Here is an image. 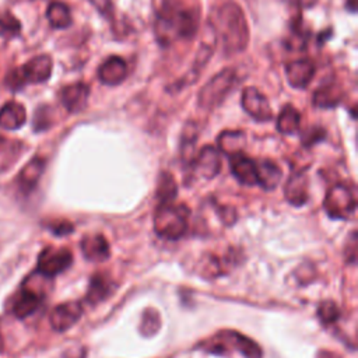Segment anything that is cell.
<instances>
[{
    "label": "cell",
    "instance_id": "cell-34",
    "mask_svg": "<svg viewBox=\"0 0 358 358\" xmlns=\"http://www.w3.org/2000/svg\"><path fill=\"white\" fill-rule=\"evenodd\" d=\"M50 229L56 234V235H67L73 231V225L67 221H62V222H57L55 225L50 227Z\"/></svg>",
    "mask_w": 358,
    "mask_h": 358
},
{
    "label": "cell",
    "instance_id": "cell-22",
    "mask_svg": "<svg viewBox=\"0 0 358 358\" xmlns=\"http://www.w3.org/2000/svg\"><path fill=\"white\" fill-rule=\"evenodd\" d=\"M344 96V92L341 87H338L336 83H329L324 87H320L316 90V92L312 96V103L316 108L327 109V108H334L341 102Z\"/></svg>",
    "mask_w": 358,
    "mask_h": 358
},
{
    "label": "cell",
    "instance_id": "cell-26",
    "mask_svg": "<svg viewBox=\"0 0 358 358\" xmlns=\"http://www.w3.org/2000/svg\"><path fill=\"white\" fill-rule=\"evenodd\" d=\"M46 18L49 20L50 25L57 29L67 28L71 24L70 8L62 1H53L48 6Z\"/></svg>",
    "mask_w": 358,
    "mask_h": 358
},
{
    "label": "cell",
    "instance_id": "cell-39",
    "mask_svg": "<svg viewBox=\"0 0 358 358\" xmlns=\"http://www.w3.org/2000/svg\"><path fill=\"white\" fill-rule=\"evenodd\" d=\"M3 141H4V138L0 136V145H1V143H3Z\"/></svg>",
    "mask_w": 358,
    "mask_h": 358
},
{
    "label": "cell",
    "instance_id": "cell-32",
    "mask_svg": "<svg viewBox=\"0 0 358 358\" xmlns=\"http://www.w3.org/2000/svg\"><path fill=\"white\" fill-rule=\"evenodd\" d=\"M92 6L106 18H112L113 15V6L110 0H90Z\"/></svg>",
    "mask_w": 358,
    "mask_h": 358
},
{
    "label": "cell",
    "instance_id": "cell-23",
    "mask_svg": "<svg viewBox=\"0 0 358 358\" xmlns=\"http://www.w3.org/2000/svg\"><path fill=\"white\" fill-rule=\"evenodd\" d=\"M112 280L108 275L96 273L95 275H92L90 281L88 291L85 294V301L92 305L103 301L112 292Z\"/></svg>",
    "mask_w": 358,
    "mask_h": 358
},
{
    "label": "cell",
    "instance_id": "cell-10",
    "mask_svg": "<svg viewBox=\"0 0 358 358\" xmlns=\"http://www.w3.org/2000/svg\"><path fill=\"white\" fill-rule=\"evenodd\" d=\"M242 108L257 122H267L271 119V108L267 98L255 87H248L242 92Z\"/></svg>",
    "mask_w": 358,
    "mask_h": 358
},
{
    "label": "cell",
    "instance_id": "cell-29",
    "mask_svg": "<svg viewBox=\"0 0 358 358\" xmlns=\"http://www.w3.org/2000/svg\"><path fill=\"white\" fill-rule=\"evenodd\" d=\"M338 308L333 301H323L317 306V316L322 323L330 324L338 319Z\"/></svg>",
    "mask_w": 358,
    "mask_h": 358
},
{
    "label": "cell",
    "instance_id": "cell-35",
    "mask_svg": "<svg viewBox=\"0 0 358 358\" xmlns=\"http://www.w3.org/2000/svg\"><path fill=\"white\" fill-rule=\"evenodd\" d=\"M85 357V351L81 347H76V348H70L69 351H64L60 357L57 358H84Z\"/></svg>",
    "mask_w": 358,
    "mask_h": 358
},
{
    "label": "cell",
    "instance_id": "cell-31",
    "mask_svg": "<svg viewBox=\"0 0 358 358\" xmlns=\"http://www.w3.org/2000/svg\"><path fill=\"white\" fill-rule=\"evenodd\" d=\"M49 109L48 108H39L36 112H35V117H34V129L36 131H41V130H45L50 126V119H49Z\"/></svg>",
    "mask_w": 358,
    "mask_h": 358
},
{
    "label": "cell",
    "instance_id": "cell-17",
    "mask_svg": "<svg viewBox=\"0 0 358 358\" xmlns=\"http://www.w3.org/2000/svg\"><path fill=\"white\" fill-rule=\"evenodd\" d=\"M81 250L87 260L90 262H103L109 257V243L103 235H87L81 241Z\"/></svg>",
    "mask_w": 358,
    "mask_h": 358
},
{
    "label": "cell",
    "instance_id": "cell-7",
    "mask_svg": "<svg viewBox=\"0 0 358 358\" xmlns=\"http://www.w3.org/2000/svg\"><path fill=\"white\" fill-rule=\"evenodd\" d=\"M323 206L331 218L347 220L355 211L357 201L352 190L347 185L337 183L327 190Z\"/></svg>",
    "mask_w": 358,
    "mask_h": 358
},
{
    "label": "cell",
    "instance_id": "cell-2",
    "mask_svg": "<svg viewBox=\"0 0 358 358\" xmlns=\"http://www.w3.org/2000/svg\"><path fill=\"white\" fill-rule=\"evenodd\" d=\"M213 25L227 53H238L246 49L249 27L242 8L236 3L227 1L220 6L213 18Z\"/></svg>",
    "mask_w": 358,
    "mask_h": 358
},
{
    "label": "cell",
    "instance_id": "cell-33",
    "mask_svg": "<svg viewBox=\"0 0 358 358\" xmlns=\"http://www.w3.org/2000/svg\"><path fill=\"white\" fill-rule=\"evenodd\" d=\"M324 134H326L324 130H322L320 127H313V129H310V130L305 134L303 143H305L306 145H310V144H313V143L322 140V138L324 137Z\"/></svg>",
    "mask_w": 358,
    "mask_h": 358
},
{
    "label": "cell",
    "instance_id": "cell-8",
    "mask_svg": "<svg viewBox=\"0 0 358 358\" xmlns=\"http://www.w3.org/2000/svg\"><path fill=\"white\" fill-rule=\"evenodd\" d=\"M73 263V255L66 248L49 246L38 256V271L45 277H55L67 270Z\"/></svg>",
    "mask_w": 358,
    "mask_h": 358
},
{
    "label": "cell",
    "instance_id": "cell-13",
    "mask_svg": "<svg viewBox=\"0 0 358 358\" xmlns=\"http://www.w3.org/2000/svg\"><path fill=\"white\" fill-rule=\"evenodd\" d=\"M88 96H90V88L84 83L69 84L60 92V101L63 106L71 113L81 112L87 106Z\"/></svg>",
    "mask_w": 358,
    "mask_h": 358
},
{
    "label": "cell",
    "instance_id": "cell-3",
    "mask_svg": "<svg viewBox=\"0 0 358 358\" xmlns=\"http://www.w3.org/2000/svg\"><path fill=\"white\" fill-rule=\"evenodd\" d=\"M197 348L208 354L228 355L238 352L245 358H262V348L252 338L234 330H221L199 343Z\"/></svg>",
    "mask_w": 358,
    "mask_h": 358
},
{
    "label": "cell",
    "instance_id": "cell-27",
    "mask_svg": "<svg viewBox=\"0 0 358 358\" xmlns=\"http://www.w3.org/2000/svg\"><path fill=\"white\" fill-rule=\"evenodd\" d=\"M178 192L176 182L171 173L164 172L159 179H158V186H157V197L159 200V204L164 203H172Z\"/></svg>",
    "mask_w": 358,
    "mask_h": 358
},
{
    "label": "cell",
    "instance_id": "cell-25",
    "mask_svg": "<svg viewBox=\"0 0 358 358\" xmlns=\"http://www.w3.org/2000/svg\"><path fill=\"white\" fill-rule=\"evenodd\" d=\"M301 113L292 105H285L277 119V130L282 134H294L299 130Z\"/></svg>",
    "mask_w": 358,
    "mask_h": 358
},
{
    "label": "cell",
    "instance_id": "cell-6",
    "mask_svg": "<svg viewBox=\"0 0 358 358\" xmlns=\"http://www.w3.org/2000/svg\"><path fill=\"white\" fill-rule=\"evenodd\" d=\"M236 83V71L234 69H224L211 77L199 92V105L206 109L218 106L231 92Z\"/></svg>",
    "mask_w": 358,
    "mask_h": 358
},
{
    "label": "cell",
    "instance_id": "cell-21",
    "mask_svg": "<svg viewBox=\"0 0 358 358\" xmlns=\"http://www.w3.org/2000/svg\"><path fill=\"white\" fill-rule=\"evenodd\" d=\"M256 176L257 185L264 190H273L281 180V169L273 161L263 159L256 162Z\"/></svg>",
    "mask_w": 358,
    "mask_h": 358
},
{
    "label": "cell",
    "instance_id": "cell-24",
    "mask_svg": "<svg viewBox=\"0 0 358 358\" xmlns=\"http://www.w3.org/2000/svg\"><path fill=\"white\" fill-rule=\"evenodd\" d=\"M218 147L220 150L227 154L228 157L242 152L245 144H246V137L243 131L239 130H225L218 136Z\"/></svg>",
    "mask_w": 358,
    "mask_h": 358
},
{
    "label": "cell",
    "instance_id": "cell-18",
    "mask_svg": "<svg viewBox=\"0 0 358 358\" xmlns=\"http://www.w3.org/2000/svg\"><path fill=\"white\" fill-rule=\"evenodd\" d=\"M27 122V110L17 101L4 103L0 109V127L6 130H17Z\"/></svg>",
    "mask_w": 358,
    "mask_h": 358
},
{
    "label": "cell",
    "instance_id": "cell-12",
    "mask_svg": "<svg viewBox=\"0 0 358 358\" xmlns=\"http://www.w3.org/2000/svg\"><path fill=\"white\" fill-rule=\"evenodd\" d=\"M42 301V295L31 287H22L13 298L10 310L18 319H25L32 315Z\"/></svg>",
    "mask_w": 358,
    "mask_h": 358
},
{
    "label": "cell",
    "instance_id": "cell-11",
    "mask_svg": "<svg viewBox=\"0 0 358 358\" xmlns=\"http://www.w3.org/2000/svg\"><path fill=\"white\" fill-rule=\"evenodd\" d=\"M190 164L193 171L206 179L214 178L221 168L220 154L213 145L203 147L197 157H194Z\"/></svg>",
    "mask_w": 358,
    "mask_h": 358
},
{
    "label": "cell",
    "instance_id": "cell-16",
    "mask_svg": "<svg viewBox=\"0 0 358 358\" xmlns=\"http://www.w3.org/2000/svg\"><path fill=\"white\" fill-rule=\"evenodd\" d=\"M127 76V64L119 56L108 57L98 69V78L105 85H117Z\"/></svg>",
    "mask_w": 358,
    "mask_h": 358
},
{
    "label": "cell",
    "instance_id": "cell-20",
    "mask_svg": "<svg viewBox=\"0 0 358 358\" xmlns=\"http://www.w3.org/2000/svg\"><path fill=\"white\" fill-rule=\"evenodd\" d=\"M45 159L41 157H34L21 171L18 175V185L22 192L29 193L38 185L43 171H45Z\"/></svg>",
    "mask_w": 358,
    "mask_h": 358
},
{
    "label": "cell",
    "instance_id": "cell-28",
    "mask_svg": "<svg viewBox=\"0 0 358 358\" xmlns=\"http://www.w3.org/2000/svg\"><path fill=\"white\" fill-rule=\"evenodd\" d=\"M21 24L20 21L8 11L0 15V36L4 38H14L20 34Z\"/></svg>",
    "mask_w": 358,
    "mask_h": 358
},
{
    "label": "cell",
    "instance_id": "cell-1",
    "mask_svg": "<svg viewBox=\"0 0 358 358\" xmlns=\"http://www.w3.org/2000/svg\"><path fill=\"white\" fill-rule=\"evenodd\" d=\"M200 6L197 0H162L155 18V35L166 46L180 39H192L199 29Z\"/></svg>",
    "mask_w": 358,
    "mask_h": 358
},
{
    "label": "cell",
    "instance_id": "cell-30",
    "mask_svg": "<svg viewBox=\"0 0 358 358\" xmlns=\"http://www.w3.org/2000/svg\"><path fill=\"white\" fill-rule=\"evenodd\" d=\"M158 329H159V316H158V312H155L154 309H147V310L143 313V320H141V326H140L141 333L145 334V336H151V334H154Z\"/></svg>",
    "mask_w": 358,
    "mask_h": 358
},
{
    "label": "cell",
    "instance_id": "cell-14",
    "mask_svg": "<svg viewBox=\"0 0 358 358\" xmlns=\"http://www.w3.org/2000/svg\"><path fill=\"white\" fill-rule=\"evenodd\" d=\"M315 64L309 59H298L285 66L288 83L296 90L308 87L315 76Z\"/></svg>",
    "mask_w": 358,
    "mask_h": 358
},
{
    "label": "cell",
    "instance_id": "cell-38",
    "mask_svg": "<svg viewBox=\"0 0 358 358\" xmlns=\"http://www.w3.org/2000/svg\"><path fill=\"white\" fill-rule=\"evenodd\" d=\"M329 36H331V29H327L326 32L323 31V32H320V35H319V43H322L323 42V39L326 41Z\"/></svg>",
    "mask_w": 358,
    "mask_h": 358
},
{
    "label": "cell",
    "instance_id": "cell-36",
    "mask_svg": "<svg viewBox=\"0 0 358 358\" xmlns=\"http://www.w3.org/2000/svg\"><path fill=\"white\" fill-rule=\"evenodd\" d=\"M316 1H317V0H298L299 6H301V7H303V8H309V7L315 6V4H316Z\"/></svg>",
    "mask_w": 358,
    "mask_h": 358
},
{
    "label": "cell",
    "instance_id": "cell-37",
    "mask_svg": "<svg viewBox=\"0 0 358 358\" xmlns=\"http://www.w3.org/2000/svg\"><path fill=\"white\" fill-rule=\"evenodd\" d=\"M345 7H347V10H350L351 13H355V10H357V0H347Z\"/></svg>",
    "mask_w": 358,
    "mask_h": 358
},
{
    "label": "cell",
    "instance_id": "cell-9",
    "mask_svg": "<svg viewBox=\"0 0 358 358\" xmlns=\"http://www.w3.org/2000/svg\"><path fill=\"white\" fill-rule=\"evenodd\" d=\"M83 316V305L78 301L63 302L53 308L49 316V323L56 331H66L73 327Z\"/></svg>",
    "mask_w": 358,
    "mask_h": 358
},
{
    "label": "cell",
    "instance_id": "cell-19",
    "mask_svg": "<svg viewBox=\"0 0 358 358\" xmlns=\"http://www.w3.org/2000/svg\"><path fill=\"white\" fill-rule=\"evenodd\" d=\"M285 199L292 206H302L308 201V179L305 173L296 172L292 173L284 187Z\"/></svg>",
    "mask_w": 358,
    "mask_h": 358
},
{
    "label": "cell",
    "instance_id": "cell-4",
    "mask_svg": "<svg viewBox=\"0 0 358 358\" xmlns=\"http://www.w3.org/2000/svg\"><path fill=\"white\" fill-rule=\"evenodd\" d=\"M189 210L185 204H159L154 214V231L164 239L176 241L187 231Z\"/></svg>",
    "mask_w": 358,
    "mask_h": 358
},
{
    "label": "cell",
    "instance_id": "cell-5",
    "mask_svg": "<svg viewBox=\"0 0 358 358\" xmlns=\"http://www.w3.org/2000/svg\"><path fill=\"white\" fill-rule=\"evenodd\" d=\"M53 69L52 57L48 55L35 56L24 66L11 70L4 83L11 91H18L27 84H39L49 80Z\"/></svg>",
    "mask_w": 358,
    "mask_h": 358
},
{
    "label": "cell",
    "instance_id": "cell-15",
    "mask_svg": "<svg viewBox=\"0 0 358 358\" xmlns=\"http://www.w3.org/2000/svg\"><path fill=\"white\" fill-rule=\"evenodd\" d=\"M229 166L232 175L243 185L253 186L257 185L256 176V161L245 155L243 152H238L229 157Z\"/></svg>",
    "mask_w": 358,
    "mask_h": 358
}]
</instances>
